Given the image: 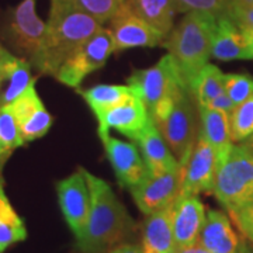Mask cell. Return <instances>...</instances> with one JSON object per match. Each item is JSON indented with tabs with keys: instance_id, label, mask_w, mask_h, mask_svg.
Masks as SVG:
<instances>
[{
	"instance_id": "2e32d148",
	"label": "cell",
	"mask_w": 253,
	"mask_h": 253,
	"mask_svg": "<svg viewBox=\"0 0 253 253\" xmlns=\"http://www.w3.org/2000/svg\"><path fill=\"white\" fill-rule=\"evenodd\" d=\"M206 214L204 204L197 196H179L172 207L173 235L179 249L199 244Z\"/></svg>"
},
{
	"instance_id": "8992f818",
	"label": "cell",
	"mask_w": 253,
	"mask_h": 253,
	"mask_svg": "<svg viewBox=\"0 0 253 253\" xmlns=\"http://www.w3.org/2000/svg\"><path fill=\"white\" fill-rule=\"evenodd\" d=\"M212 193L228 214L253 197V154L246 142L232 145L219 163Z\"/></svg>"
},
{
	"instance_id": "4fadbf2b",
	"label": "cell",
	"mask_w": 253,
	"mask_h": 253,
	"mask_svg": "<svg viewBox=\"0 0 253 253\" xmlns=\"http://www.w3.org/2000/svg\"><path fill=\"white\" fill-rule=\"evenodd\" d=\"M217 158L206 138L199 134L187 163L181 168V193L183 196H199L212 193L217 174Z\"/></svg>"
},
{
	"instance_id": "d6986e66",
	"label": "cell",
	"mask_w": 253,
	"mask_h": 253,
	"mask_svg": "<svg viewBox=\"0 0 253 253\" xmlns=\"http://www.w3.org/2000/svg\"><path fill=\"white\" fill-rule=\"evenodd\" d=\"M135 142L139 146L148 170L151 173H165L180 169L176 156L170 151L169 145L166 144L165 138L158 129V126L154 124V121H151L146 126Z\"/></svg>"
},
{
	"instance_id": "ac0fdd59",
	"label": "cell",
	"mask_w": 253,
	"mask_h": 253,
	"mask_svg": "<svg viewBox=\"0 0 253 253\" xmlns=\"http://www.w3.org/2000/svg\"><path fill=\"white\" fill-rule=\"evenodd\" d=\"M211 56L222 62L253 59L242 30L229 17L217 20L212 36Z\"/></svg>"
},
{
	"instance_id": "30bf717a",
	"label": "cell",
	"mask_w": 253,
	"mask_h": 253,
	"mask_svg": "<svg viewBox=\"0 0 253 253\" xmlns=\"http://www.w3.org/2000/svg\"><path fill=\"white\" fill-rule=\"evenodd\" d=\"M110 31L114 42V52H121L138 46L162 45L166 37L156 31L149 23L139 17L128 1H124L121 7L110 20Z\"/></svg>"
},
{
	"instance_id": "d6a6232c",
	"label": "cell",
	"mask_w": 253,
	"mask_h": 253,
	"mask_svg": "<svg viewBox=\"0 0 253 253\" xmlns=\"http://www.w3.org/2000/svg\"><path fill=\"white\" fill-rule=\"evenodd\" d=\"M229 18L241 30L253 31V3H246L242 0H234Z\"/></svg>"
},
{
	"instance_id": "603a6c76",
	"label": "cell",
	"mask_w": 253,
	"mask_h": 253,
	"mask_svg": "<svg viewBox=\"0 0 253 253\" xmlns=\"http://www.w3.org/2000/svg\"><path fill=\"white\" fill-rule=\"evenodd\" d=\"M26 238L27 229L24 221L13 208L0 181V253L9 249L11 245L23 242Z\"/></svg>"
},
{
	"instance_id": "cb8c5ba5",
	"label": "cell",
	"mask_w": 253,
	"mask_h": 253,
	"mask_svg": "<svg viewBox=\"0 0 253 253\" xmlns=\"http://www.w3.org/2000/svg\"><path fill=\"white\" fill-rule=\"evenodd\" d=\"M132 91L128 84H97L81 91V94L96 116V120H99L106 111L126 99Z\"/></svg>"
},
{
	"instance_id": "8fae6325",
	"label": "cell",
	"mask_w": 253,
	"mask_h": 253,
	"mask_svg": "<svg viewBox=\"0 0 253 253\" xmlns=\"http://www.w3.org/2000/svg\"><path fill=\"white\" fill-rule=\"evenodd\" d=\"M56 194L66 224L75 238L79 239L84 232L90 212V190L83 169L79 168L69 177L58 181Z\"/></svg>"
},
{
	"instance_id": "7c38bea8",
	"label": "cell",
	"mask_w": 253,
	"mask_h": 253,
	"mask_svg": "<svg viewBox=\"0 0 253 253\" xmlns=\"http://www.w3.org/2000/svg\"><path fill=\"white\" fill-rule=\"evenodd\" d=\"M152 120L142 99L132 91L97 120L100 139L110 135V129H116L126 138L136 141Z\"/></svg>"
},
{
	"instance_id": "277c9868",
	"label": "cell",
	"mask_w": 253,
	"mask_h": 253,
	"mask_svg": "<svg viewBox=\"0 0 253 253\" xmlns=\"http://www.w3.org/2000/svg\"><path fill=\"white\" fill-rule=\"evenodd\" d=\"M199 106L193 91L181 86L169 110L154 124L176 156L180 169L187 163L200 134Z\"/></svg>"
},
{
	"instance_id": "52a82bcc",
	"label": "cell",
	"mask_w": 253,
	"mask_h": 253,
	"mask_svg": "<svg viewBox=\"0 0 253 253\" xmlns=\"http://www.w3.org/2000/svg\"><path fill=\"white\" fill-rule=\"evenodd\" d=\"M37 0H23L10 9L1 26V36L13 54L28 62H36L45 37L46 23L37 14Z\"/></svg>"
},
{
	"instance_id": "5bb4252c",
	"label": "cell",
	"mask_w": 253,
	"mask_h": 253,
	"mask_svg": "<svg viewBox=\"0 0 253 253\" xmlns=\"http://www.w3.org/2000/svg\"><path fill=\"white\" fill-rule=\"evenodd\" d=\"M9 107L17 120L24 142H33L38 138H42L52 126L54 118L38 96L36 82L31 83L18 99L9 104Z\"/></svg>"
},
{
	"instance_id": "e0dca14e",
	"label": "cell",
	"mask_w": 253,
	"mask_h": 253,
	"mask_svg": "<svg viewBox=\"0 0 253 253\" xmlns=\"http://www.w3.org/2000/svg\"><path fill=\"white\" fill-rule=\"evenodd\" d=\"M199 245L212 253H238L241 239L234 231L231 219L222 211L210 210L200 232Z\"/></svg>"
},
{
	"instance_id": "74e56055",
	"label": "cell",
	"mask_w": 253,
	"mask_h": 253,
	"mask_svg": "<svg viewBox=\"0 0 253 253\" xmlns=\"http://www.w3.org/2000/svg\"><path fill=\"white\" fill-rule=\"evenodd\" d=\"M238 253H253V245L248 242L245 238L241 239V246H239V252Z\"/></svg>"
},
{
	"instance_id": "9c48e42d",
	"label": "cell",
	"mask_w": 253,
	"mask_h": 253,
	"mask_svg": "<svg viewBox=\"0 0 253 253\" xmlns=\"http://www.w3.org/2000/svg\"><path fill=\"white\" fill-rule=\"evenodd\" d=\"M131 194L136 207L145 215H151L170 208L181 193V169L165 173H148V176Z\"/></svg>"
},
{
	"instance_id": "7402d4cb",
	"label": "cell",
	"mask_w": 253,
	"mask_h": 253,
	"mask_svg": "<svg viewBox=\"0 0 253 253\" xmlns=\"http://www.w3.org/2000/svg\"><path fill=\"white\" fill-rule=\"evenodd\" d=\"M139 17H142L162 36L173 28L176 9L173 0H126Z\"/></svg>"
},
{
	"instance_id": "f1b7e54d",
	"label": "cell",
	"mask_w": 253,
	"mask_h": 253,
	"mask_svg": "<svg viewBox=\"0 0 253 253\" xmlns=\"http://www.w3.org/2000/svg\"><path fill=\"white\" fill-rule=\"evenodd\" d=\"M232 142H242L253 134V94L236 106L229 116Z\"/></svg>"
},
{
	"instance_id": "60d3db41",
	"label": "cell",
	"mask_w": 253,
	"mask_h": 253,
	"mask_svg": "<svg viewBox=\"0 0 253 253\" xmlns=\"http://www.w3.org/2000/svg\"><path fill=\"white\" fill-rule=\"evenodd\" d=\"M242 1H246V3H253V0H242Z\"/></svg>"
},
{
	"instance_id": "6da1fadb",
	"label": "cell",
	"mask_w": 253,
	"mask_h": 253,
	"mask_svg": "<svg viewBox=\"0 0 253 253\" xmlns=\"http://www.w3.org/2000/svg\"><path fill=\"white\" fill-rule=\"evenodd\" d=\"M83 173L90 190V212L76 245L82 253H107L132 234L135 224L107 181L84 169Z\"/></svg>"
},
{
	"instance_id": "f35d334b",
	"label": "cell",
	"mask_w": 253,
	"mask_h": 253,
	"mask_svg": "<svg viewBox=\"0 0 253 253\" xmlns=\"http://www.w3.org/2000/svg\"><path fill=\"white\" fill-rule=\"evenodd\" d=\"M242 33H244L245 40H246L248 46H249V51H251V54H252L253 56V31H246V30H242Z\"/></svg>"
},
{
	"instance_id": "ffe728a7",
	"label": "cell",
	"mask_w": 253,
	"mask_h": 253,
	"mask_svg": "<svg viewBox=\"0 0 253 253\" xmlns=\"http://www.w3.org/2000/svg\"><path fill=\"white\" fill-rule=\"evenodd\" d=\"M172 207L146 215L141 241L142 253H177L179 248L172 228Z\"/></svg>"
},
{
	"instance_id": "4316f807",
	"label": "cell",
	"mask_w": 253,
	"mask_h": 253,
	"mask_svg": "<svg viewBox=\"0 0 253 253\" xmlns=\"http://www.w3.org/2000/svg\"><path fill=\"white\" fill-rule=\"evenodd\" d=\"M26 144L9 106L0 107V174L13 152Z\"/></svg>"
},
{
	"instance_id": "4dcf8cb0",
	"label": "cell",
	"mask_w": 253,
	"mask_h": 253,
	"mask_svg": "<svg viewBox=\"0 0 253 253\" xmlns=\"http://www.w3.org/2000/svg\"><path fill=\"white\" fill-rule=\"evenodd\" d=\"M225 91L235 106L253 94V76L246 73H225Z\"/></svg>"
},
{
	"instance_id": "8d00e7d4",
	"label": "cell",
	"mask_w": 253,
	"mask_h": 253,
	"mask_svg": "<svg viewBox=\"0 0 253 253\" xmlns=\"http://www.w3.org/2000/svg\"><path fill=\"white\" fill-rule=\"evenodd\" d=\"M177 253H212L207 251V249H204L203 246H200L199 244L197 245H193V246H187V248H181L177 251Z\"/></svg>"
},
{
	"instance_id": "44dd1931",
	"label": "cell",
	"mask_w": 253,
	"mask_h": 253,
	"mask_svg": "<svg viewBox=\"0 0 253 253\" xmlns=\"http://www.w3.org/2000/svg\"><path fill=\"white\" fill-rule=\"evenodd\" d=\"M199 114L200 134L206 138L210 146L214 149L217 165H219L224 162L234 145L231 138L229 116L210 107H199Z\"/></svg>"
},
{
	"instance_id": "9a60e30c",
	"label": "cell",
	"mask_w": 253,
	"mask_h": 253,
	"mask_svg": "<svg viewBox=\"0 0 253 253\" xmlns=\"http://www.w3.org/2000/svg\"><path fill=\"white\" fill-rule=\"evenodd\" d=\"M103 145L121 187L132 189L148 176V166L135 145L111 135L103 139Z\"/></svg>"
},
{
	"instance_id": "83f0119b",
	"label": "cell",
	"mask_w": 253,
	"mask_h": 253,
	"mask_svg": "<svg viewBox=\"0 0 253 253\" xmlns=\"http://www.w3.org/2000/svg\"><path fill=\"white\" fill-rule=\"evenodd\" d=\"M234 0H173L176 13H190L197 11L207 14L210 17H229Z\"/></svg>"
},
{
	"instance_id": "ba28073f",
	"label": "cell",
	"mask_w": 253,
	"mask_h": 253,
	"mask_svg": "<svg viewBox=\"0 0 253 253\" xmlns=\"http://www.w3.org/2000/svg\"><path fill=\"white\" fill-rule=\"evenodd\" d=\"M113 52L114 42L111 31L100 27L62 63L55 78L68 87H79L90 73L106 65Z\"/></svg>"
},
{
	"instance_id": "d590c367",
	"label": "cell",
	"mask_w": 253,
	"mask_h": 253,
	"mask_svg": "<svg viewBox=\"0 0 253 253\" xmlns=\"http://www.w3.org/2000/svg\"><path fill=\"white\" fill-rule=\"evenodd\" d=\"M107 253H142L141 245L136 244H120L114 246Z\"/></svg>"
},
{
	"instance_id": "d4e9b609",
	"label": "cell",
	"mask_w": 253,
	"mask_h": 253,
	"mask_svg": "<svg viewBox=\"0 0 253 253\" xmlns=\"http://www.w3.org/2000/svg\"><path fill=\"white\" fill-rule=\"evenodd\" d=\"M31 63L18 58L16 62L11 65L7 78L0 86V107H6L11 104L16 99H18L27 87L37 81L31 75Z\"/></svg>"
},
{
	"instance_id": "1f68e13d",
	"label": "cell",
	"mask_w": 253,
	"mask_h": 253,
	"mask_svg": "<svg viewBox=\"0 0 253 253\" xmlns=\"http://www.w3.org/2000/svg\"><path fill=\"white\" fill-rule=\"evenodd\" d=\"M231 219L248 242L253 245V197L229 212Z\"/></svg>"
},
{
	"instance_id": "3957f363",
	"label": "cell",
	"mask_w": 253,
	"mask_h": 253,
	"mask_svg": "<svg viewBox=\"0 0 253 253\" xmlns=\"http://www.w3.org/2000/svg\"><path fill=\"white\" fill-rule=\"evenodd\" d=\"M217 20L207 14L186 13L166 36L162 46L168 49L177 68L181 82L190 90L201 69L210 63L212 36Z\"/></svg>"
},
{
	"instance_id": "484cf974",
	"label": "cell",
	"mask_w": 253,
	"mask_h": 253,
	"mask_svg": "<svg viewBox=\"0 0 253 253\" xmlns=\"http://www.w3.org/2000/svg\"><path fill=\"white\" fill-rule=\"evenodd\" d=\"M193 94L199 107H207L214 99L225 91V73L212 65L207 63L193 84Z\"/></svg>"
},
{
	"instance_id": "7a4b0ae2",
	"label": "cell",
	"mask_w": 253,
	"mask_h": 253,
	"mask_svg": "<svg viewBox=\"0 0 253 253\" xmlns=\"http://www.w3.org/2000/svg\"><path fill=\"white\" fill-rule=\"evenodd\" d=\"M101 27L97 20L66 0H51L45 37L33 68L55 76L62 63Z\"/></svg>"
},
{
	"instance_id": "836d02e7",
	"label": "cell",
	"mask_w": 253,
	"mask_h": 253,
	"mask_svg": "<svg viewBox=\"0 0 253 253\" xmlns=\"http://www.w3.org/2000/svg\"><path fill=\"white\" fill-rule=\"evenodd\" d=\"M17 56L10 52L7 48H4V45L0 42V86L4 82V79L7 78L11 65L16 62Z\"/></svg>"
},
{
	"instance_id": "ab89813d",
	"label": "cell",
	"mask_w": 253,
	"mask_h": 253,
	"mask_svg": "<svg viewBox=\"0 0 253 253\" xmlns=\"http://www.w3.org/2000/svg\"><path fill=\"white\" fill-rule=\"evenodd\" d=\"M246 145L249 146V149H251V152L253 154V134L248 139H246Z\"/></svg>"
},
{
	"instance_id": "e575fe53",
	"label": "cell",
	"mask_w": 253,
	"mask_h": 253,
	"mask_svg": "<svg viewBox=\"0 0 253 253\" xmlns=\"http://www.w3.org/2000/svg\"><path fill=\"white\" fill-rule=\"evenodd\" d=\"M207 107L218 110V111H222V113H225L228 116H231L232 111L235 110L236 106L232 103V100L229 99V96L226 94V91H224V93H221V94L218 96L217 99L212 100Z\"/></svg>"
},
{
	"instance_id": "f546056e",
	"label": "cell",
	"mask_w": 253,
	"mask_h": 253,
	"mask_svg": "<svg viewBox=\"0 0 253 253\" xmlns=\"http://www.w3.org/2000/svg\"><path fill=\"white\" fill-rule=\"evenodd\" d=\"M76 9L87 13L97 20L100 24H104L118 11L126 0H66Z\"/></svg>"
},
{
	"instance_id": "5b68a950",
	"label": "cell",
	"mask_w": 253,
	"mask_h": 253,
	"mask_svg": "<svg viewBox=\"0 0 253 253\" xmlns=\"http://www.w3.org/2000/svg\"><path fill=\"white\" fill-rule=\"evenodd\" d=\"M126 84L142 99L152 121L169 110L179 89L184 86L169 54L151 68L134 71Z\"/></svg>"
}]
</instances>
